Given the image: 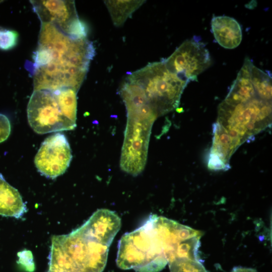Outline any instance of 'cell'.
<instances>
[{"mask_svg":"<svg viewBox=\"0 0 272 272\" xmlns=\"http://www.w3.org/2000/svg\"><path fill=\"white\" fill-rule=\"evenodd\" d=\"M212 31L216 41L227 49H233L240 44L242 29L234 18L226 16H214L211 21Z\"/></svg>","mask_w":272,"mask_h":272,"instance_id":"11","label":"cell"},{"mask_svg":"<svg viewBox=\"0 0 272 272\" xmlns=\"http://www.w3.org/2000/svg\"><path fill=\"white\" fill-rule=\"evenodd\" d=\"M174 251L165 218L152 214L141 227L121 237L116 261L123 269L159 272Z\"/></svg>","mask_w":272,"mask_h":272,"instance_id":"3","label":"cell"},{"mask_svg":"<svg viewBox=\"0 0 272 272\" xmlns=\"http://www.w3.org/2000/svg\"><path fill=\"white\" fill-rule=\"evenodd\" d=\"M252 64V61L246 57L224 101L229 103L240 102L258 96L251 81L250 69Z\"/></svg>","mask_w":272,"mask_h":272,"instance_id":"12","label":"cell"},{"mask_svg":"<svg viewBox=\"0 0 272 272\" xmlns=\"http://www.w3.org/2000/svg\"><path fill=\"white\" fill-rule=\"evenodd\" d=\"M27 211L21 195L0 173V215L19 218Z\"/></svg>","mask_w":272,"mask_h":272,"instance_id":"13","label":"cell"},{"mask_svg":"<svg viewBox=\"0 0 272 272\" xmlns=\"http://www.w3.org/2000/svg\"><path fill=\"white\" fill-rule=\"evenodd\" d=\"M11 129V123L8 117L0 113V143L8 138Z\"/></svg>","mask_w":272,"mask_h":272,"instance_id":"20","label":"cell"},{"mask_svg":"<svg viewBox=\"0 0 272 272\" xmlns=\"http://www.w3.org/2000/svg\"><path fill=\"white\" fill-rule=\"evenodd\" d=\"M231 272H257L255 269L242 266L234 267Z\"/></svg>","mask_w":272,"mask_h":272,"instance_id":"21","label":"cell"},{"mask_svg":"<svg viewBox=\"0 0 272 272\" xmlns=\"http://www.w3.org/2000/svg\"><path fill=\"white\" fill-rule=\"evenodd\" d=\"M251 81L257 95L261 99L271 102V76L255 66L250 69Z\"/></svg>","mask_w":272,"mask_h":272,"instance_id":"16","label":"cell"},{"mask_svg":"<svg viewBox=\"0 0 272 272\" xmlns=\"http://www.w3.org/2000/svg\"><path fill=\"white\" fill-rule=\"evenodd\" d=\"M127 77L141 86L158 117L178 107L181 95L189 83L170 71L162 60L149 63L129 73Z\"/></svg>","mask_w":272,"mask_h":272,"instance_id":"5","label":"cell"},{"mask_svg":"<svg viewBox=\"0 0 272 272\" xmlns=\"http://www.w3.org/2000/svg\"><path fill=\"white\" fill-rule=\"evenodd\" d=\"M72 159L71 149L66 138L57 132L43 142L35 157L34 163L39 172L54 179L65 172Z\"/></svg>","mask_w":272,"mask_h":272,"instance_id":"9","label":"cell"},{"mask_svg":"<svg viewBox=\"0 0 272 272\" xmlns=\"http://www.w3.org/2000/svg\"><path fill=\"white\" fill-rule=\"evenodd\" d=\"M2 2V1H0V2Z\"/></svg>","mask_w":272,"mask_h":272,"instance_id":"22","label":"cell"},{"mask_svg":"<svg viewBox=\"0 0 272 272\" xmlns=\"http://www.w3.org/2000/svg\"><path fill=\"white\" fill-rule=\"evenodd\" d=\"M217 122L228 134L237 149L246 141L269 127L271 123V102L258 96L245 101L229 103L223 101L218 106Z\"/></svg>","mask_w":272,"mask_h":272,"instance_id":"4","label":"cell"},{"mask_svg":"<svg viewBox=\"0 0 272 272\" xmlns=\"http://www.w3.org/2000/svg\"><path fill=\"white\" fill-rule=\"evenodd\" d=\"M168 263L171 272H208L201 261L197 260L180 258Z\"/></svg>","mask_w":272,"mask_h":272,"instance_id":"17","label":"cell"},{"mask_svg":"<svg viewBox=\"0 0 272 272\" xmlns=\"http://www.w3.org/2000/svg\"><path fill=\"white\" fill-rule=\"evenodd\" d=\"M19 34L15 30L0 28V49L9 50L16 46Z\"/></svg>","mask_w":272,"mask_h":272,"instance_id":"18","label":"cell"},{"mask_svg":"<svg viewBox=\"0 0 272 272\" xmlns=\"http://www.w3.org/2000/svg\"><path fill=\"white\" fill-rule=\"evenodd\" d=\"M120 226L114 212L99 209L71 233L53 236L47 272H102Z\"/></svg>","mask_w":272,"mask_h":272,"instance_id":"2","label":"cell"},{"mask_svg":"<svg viewBox=\"0 0 272 272\" xmlns=\"http://www.w3.org/2000/svg\"><path fill=\"white\" fill-rule=\"evenodd\" d=\"M120 166L133 176L144 170L152 125L156 118L150 115L127 114Z\"/></svg>","mask_w":272,"mask_h":272,"instance_id":"6","label":"cell"},{"mask_svg":"<svg viewBox=\"0 0 272 272\" xmlns=\"http://www.w3.org/2000/svg\"><path fill=\"white\" fill-rule=\"evenodd\" d=\"M95 54L87 38L73 37L53 24L41 23L32 61L27 65L34 90L72 88L78 91Z\"/></svg>","mask_w":272,"mask_h":272,"instance_id":"1","label":"cell"},{"mask_svg":"<svg viewBox=\"0 0 272 272\" xmlns=\"http://www.w3.org/2000/svg\"><path fill=\"white\" fill-rule=\"evenodd\" d=\"M145 1H104L114 26L123 25L126 19L142 6Z\"/></svg>","mask_w":272,"mask_h":272,"instance_id":"14","label":"cell"},{"mask_svg":"<svg viewBox=\"0 0 272 272\" xmlns=\"http://www.w3.org/2000/svg\"><path fill=\"white\" fill-rule=\"evenodd\" d=\"M19 258L18 261L19 264L23 269L28 272H33L35 269L33 258L31 251L24 250L18 253Z\"/></svg>","mask_w":272,"mask_h":272,"instance_id":"19","label":"cell"},{"mask_svg":"<svg viewBox=\"0 0 272 272\" xmlns=\"http://www.w3.org/2000/svg\"><path fill=\"white\" fill-rule=\"evenodd\" d=\"M52 92L64 116L76 124L78 91L72 88H62Z\"/></svg>","mask_w":272,"mask_h":272,"instance_id":"15","label":"cell"},{"mask_svg":"<svg viewBox=\"0 0 272 272\" xmlns=\"http://www.w3.org/2000/svg\"><path fill=\"white\" fill-rule=\"evenodd\" d=\"M195 37L186 40L167 58L163 59L168 69L188 82L197 81V76L211 63L206 45Z\"/></svg>","mask_w":272,"mask_h":272,"instance_id":"8","label":"cell"},{"mask_svg":"<svg viewBox=\"0 0 272 272\" xmlns=\"http://www.w3.org/2000/svg\"><path fill=\"white\" fill-rule=\"evenodd\" d=\"M41 23H51L65 34L79 19L74 1H30Z\"/></svg>","mask_w":272,"mask_h":272,"instance_id":"10","label":"cell"},{"mask_svg":"<svg viewBox=\"0 0 272 272\" xmlns=\"http://www.w3.org/2000/svg\"><path fill=\"white\" fill-rule=\"evenodd\" d=\"M27 111L30 126L39 134L73 130L76 126L64 116L52 91L34 90Z\"/></svg>","mask_w":272,"mask_h":272,"instance_id":"7","label":"cell"}]
</instances>
